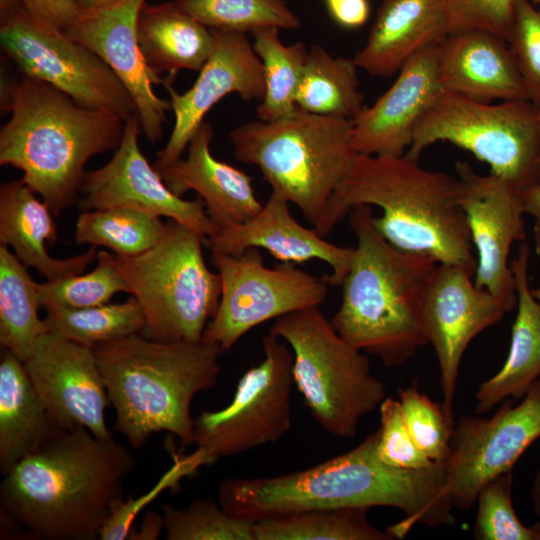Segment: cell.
Instances as JSON below:
<instances>
[{
	"instance_id": "6da1fadb",
	"label": "cell",
	"mask_w": 540,
	"mask_h": 540,
	"mask_svg": "<svg viewBox=\"0 0 540 540\" xmlns=\"http://www.w3.org/2000/svg\"><path fill=\"white\" fill-rule=\"evenodd\" d=\"M379 429L350 451L308 469L260 478H228L218 501L228 513L252 521L313 509L386 506L405 519L388 528L401 538L415 525H453L445 463L417 470L387 465L378 455Z\"/></svg>"
},
{
	"instance_id": "7a4b0ae2",
	"label": "cell",
	"mask_w": 540,
	"mask_h": 540,
	"mask_svg": "<svg viewBox=\"0 0 540 540\" xmlns=\"http://www.w3.org/2000/svg\"><path fill=\"white\" fill-rule=\"evenodd\" d=\"M135 464L113 438L62 428L4 475L1 512L37 539L94 540Z\"/></svg>"
},
{
	"instance_id": "3957f363",
	"label": "cell",
	"mask_w": 540,
	"mask_h": 540,
	"mask_svg": "<svg viewBox=\"0 0 540 540\" xmlns=\"http://www.w3.org/2000/svg\"><path fill=\"white\" fill-rule=\"evenodd\" d=\"M456 175L431 171L408 156L356 153L316 228L328 235L358 205L377 206V232L392 246L432 257L438 264L458 265L475 273L477 259Z\"/></svg>"
},
{
	"instance_id": "277c9868",
	"label": "cell",
	"mask_w": 540,
	"mask_h": 540,
	"mask_svg": "<svg viewBox=\"0 0 540 540\" xmlns=\"http://www.w3.org/2000/svg\"><path fill=\"white\" fill-rule=\"evenodd\" d=\"M1 108L11 116L0 130V164L21 170L55 216L75 203L87 161L115 151L124 133L118 115L81 106L26 75L5 83Z\"/></svg>"
},
{
	"instance_id": "5b68a950",
	"label": "cell",
	"mask_w": 540,
	"mask_h": 540,
	"mask_svg": "<svg viewBox=\"0 0 540 540\" xmlns=\"http://www.w3.org/2000/svg\"><path fill=\"white\" fill-rule=\"evenodd\" d=\"M369 205L349 213L357 240L350 269L343 280L342 300L330 320L335 331L384 365L399 367L428 344L422 305L437 266L428 255L405 252L375 229Z\"/></svg>"
},
{
	"instance_id": "8992f818",
	"label": "cell",
	"mask_w": 540,
	"mask_h": 540,
	"mask_svg": "<svg viewBox=\"0 0 540 540\" xmlns=\"http://www.w3.org/2000/svg\"><path fill=\"white\" fill-rule=\"evenodd\" d=\"M109 402L114 429L133 448L154 433L168 432L193 444L191 403L213 388L222 350L204 341L164 342L134 334L92 346Z\"/></svg>"
},
{
	"instance_id": "52a82bcc",
	"label": "cell",
	"mask_w": 540,
	"mask_h": 540,
	"mask_svg": "<svg viewBox=\"0 0 540 540\" xmlns=\"http://www.w3.org/2000/svg\"><path fill=\"white\" fill-rule=\"evenodd\" d=\"M237 160L256 166L272 191L316 229L356 152L349 119L299 109L274 121L252 120L229 132Z\"/></svg>"
},
{
	"instance_id": "ba28073f",
	"label": "cell",
	"mask_w": 540,
	"mask_h": 540,
	"mask_svg": "<svg viewBox=\"0 0 540 540\" xmlns=\"http://www.w3.org/2000/svg\"><path fill=\"white\" fill-rule=\"evenodd\" d=\"M205 238L169 220L157 243L135 256L114 254V262L139 302L146 320L141 335L164 342H199L215 315L220 276L203 257Z\"/></svg>"
},
{
	"instance_id": "9c48e42d",
	"label": "cell",
	"mask_w": 540,
	"mask_h": 540,
	"mask_svg": "<svg viewBox=\"0 0 540 540\" xmlns=\"http://www.w3.org/2000/svg\"><path fill=\"white\" fill-rule=\"evenodd\" d=\"M270 333L291 348L294 385L318 424L336 437H355L361 419L386 398L368 358L335 331L319 307L275 319Z\"/></svg>"
},
{
	"instance_id": "30bf717a",
	"label": "cell",
	"mask_w": 540,
	"mask_h": 540,
	"mask_svg": "<svg viewBox=\"0 0 540 540\" xmlns=\"http://www.w3.org/2000/svg\"><path fill=\"white\" fill-rule=\"evenodd\" d=\"M436 142L472 153L521 190L540 183V118L530 100L492 104L443 91L418 123L405 155L419 160Z\"/></svg>"
},
{
	"instance_id": "8fae6325",
	"label": "cell",
	"mask_w": 540,
	"mask_h": 540,
	"mask_svg": "<svg viewBox=\"0 0 540 540\" xmlns=\"http://www.w3.org/2000/svg\"><path fill=\"white\" fill-rule=\"evenodd\" d=\"M0 43L23 75L52 85L79 105L124 121L138 115L129 92L98 55L34 19L22 0H0Z\"/></svg>"
},
{
	"instance_id": "7c38bea8",
	"label": "cell",
	"mask_w": 540,
	"mask_h": 540,
	"mask_svg": "<svg viewBox=\"0 0 540 540\" xmlns=\"http://www.w3.org/2000/svg\"><path fill=\"white\" fill-rule=\"evenodd\" d=\"M262 346L263 360L243 373L231 402L194 421L193 444L207 465L276 443L291 428V348L270 332Z\"/></svg>"
},
{
	"instance_id": "4fadbf2b",
	"label": "cell",
	"mask_w": 540,
	"mask_h": 540,
	"mask_svg": "<svg viewBox=\"0 0 540 540\" xmlns=\"http://www.w3.org/2000/svg\"><path fill=\"white\" fill-rule=\"evenodd\" d=\"M221 281L217 311L202 341L231 349L256 326L289 313L320 307L328 294L325 278L304 272L293 263L265 266L258 248L238 255L211 252Z\"/></svg>"
},
{
	"instance_id": "5bb4252c",
	"label": "cell",
	"mask_w": 540,
	"mask_h": 540,
	"mask_svg": "<svg viewBox=\"0 0 540 540\" xmlns=\"http://www.w3.org/2000/svg\"><path fill=\"white\" fill-rule=\"evenodd\" d=\"M490 418L462 415L452 430L445 488L454 509L468 510L482 487L513 470L540 438V379L522 401H502Z\"/></svg>"
},
{
	"instance_id": "9a60e30c",
	"label": "cell",
	"mask_w": 540,
	"mask_h": 540,
	"mask_svg": "<svg viewBox=\"0 0 540 540\" xmlns=\"http://www.w3.org/2000/svg\"><path fill=\"white\" fill-rule=\"evenodd\" d=\"M455 173L461 186L460 206L477 253L474 284L510 312L517 306L510 250L525 239L521 189L492 173L481 175L467 162H456Z\"/></svg>"
},
{
	"instance_id": "2e32d148",
	"label": "cell",
	"mask_w": 540,
	"mask_h": 540,
	"mask_svg": "<svg viewBox=\"0 0 540 540\" xmlns=\"http://www.w3.org/2000/svg\"><path fill=\"white\" fill-rule=\"evenodd\" d=\"M474 272L458 265L437 264L422 305V323L439 366L443 410L453 429L454 400L462 357L469 343L508 312L485 289L476 287Z\"/></svg>"
},
{
	"instance_id": "e0dca14e",
	"label": "cell",
	"mask_w": 540,
	"mask_h": 540,
	"mask_svg": "<svg viewBox=\"0 0 540 540\" xmlns=\"http://www.w3.org/2000/svg\"><path fill=\"white\" fill-rule=\"evenodd\" d=\"M142 134L138 115L125 121L122 141L104 166L86 171L79 208H124L164 216L194 230L205 239L218 227L209 218L203 200H186L174 194L139 147Z\"/></svg>"
},
{
	"instance_id": "ac0fdd59",
	"label": "cell",
	"mask_w": 540,
	"mask_h": 540,
	"mask_svg": "<svg viewBox=\"0 0 540 540\" xmlns=\"http://www.w3.org/2000/svg\"><path fill=\"white\" fill-rule=\"evenodd\" d=\"M211 54L194 84L178 93L171 80L164 82L175 122L153 167L159 173L179 160L207 112L225 96L235 93L245 101L260 100L265 92L264 69L245 33L211 29Z\"/></svg>"
},
{
	"instance_id": "d6986e66",
	"label": "cell",
	"mask_w": 540,
	"mask_h": 540,
	"mask_svg": "<svg viewBox=\"0 0 540 540\" xmlns=\"http://www.w3.org/2000/svg\"><path fill=\"white\" fill-rule=\"evenodd\" d=\"M23 364L59 427L82 426L98 438H112L104 418L109 399L92 347L46 332Z\"/></svg>"
},
{
	"instance_id": "ffe728a7",
	"label": "cell",
	"mask_w": 540,
	"mask_h": 540,
	"mask_svg": "<svg viewBox=\"0 0 540 540\" xmlns=\"http://www.w3.org/2000/svg\"><path fill=\"white\" fill-rule=\"evenodd\" d=\"M146 2L116 0L82 10L65 32L92 50L116 74L136 105L142 134L155 144L163 136L171 104L154 92L152 85L164 84L165 80L150 71L138 43V16Z\"/></svg>"
},
{
	"instance_id": "44dd1931",
	"label": "cell",
	"mask_w": 540,
	"mask_h": 540,
	"mask_svg": "<svg viewBox=\"0 0 540 540\" xmlns=\"http://www.w3.org/2000/svg\"><path fill=\"white\" fill-rule=\"evenodd\" d=\"M442 92L437 46H433L412 57L389 89L351 120L354 151L368 156L404 155L418 123Z\"/></svg>"
},
{
	"instance_id": "7402d4cb",
	"label": "cell",
	"mask_w": 540,
	"mask_h": 540,
	"mask_svg": "<svg viewBox=\"0 0 540 540\" xmlns=\"http://www.w3.org/2000/svg\"><path fill=\"white\" fill-rule=\"evenodd\" d=\"M290 202L271 191L262 209L250 220L221 227L204 243L211 252L238 255L248 248H263L280 262L301 264L312 259L327 263L331 273L323 277L331 286H341L355 253L327 241L313 227L301 225L290 212Z\"/></svg>"
},
{
	"instance_id": "603a6c76",
	"label": "cell",
	"mask_w": 540,
	"mask_h": 540,
	"mask_svg": "<svg viewBox=\"0 0 540 540\" xmlns=\"http://www.w3.org/2000/svg\"><path fill=\"white\" fill-rule=\"evenodd\" d=\"M443 91L492 103L529 100L508 42L488 31L449 33L437 45Z\"/></svg>"
},
{
	"instance_id": "cb8c5ba5",
	"label": "cell",
	"mask_w": 540,
	"mask_h": 540,
	"mask_svg": "<svg viewBox=\"0 0 540 540\" xmlns=\"http://www.w3.org/2000/svg\"><path fill=\"white\" fill-rule=\"evenodd\" d=\"M213 136L211 124L204 121L187 146V157H181L159 174L177 196L195 191L219 229L250 220L263 205L247 173L213 156Z\"/></svg>"
},
{
	"instance_id": "d4e9b609",
	"label": "cell",
	"mask_w": 540,
	"mask_h": 540,
	"mask_svg": "<svg viewBox=\"0 0 540 540\" xmlns=\"http://www.w3.org/2000/svg\"><path fill=\"white\" fill-rule=\"evenodd\" d=\"M448 34L443 0H383L366 43L353 60L372 76L390 77Z\"/></svg>"
},
{
	"instance_id": "484cf974",
	"label": "cell",
	"mask_w": 540,
	"mask_h": 540,
	"mask_svg": "<svg viewBox=\"0 0 540 540\" xmlns=\"http://www.w3.org/2000/svg\"><path fill=\"white\" fill-rule=\"evenodd\" d=\"M35 194L22 178L1 185V244L11 246L25 266L37 269L47 281L83 273L96 257V247L65 259L52 257L46 246L57 240L54 213Z\"/></svg>"
},
{
	"instance_id": "4316f807",
	"label": "cell",
	"mask_w": 540,
	"mask_h": 540,
	"mask_svg": "<svg viewBox=\"0 0 540 540\" xmlns=\"http://www.w3.org/2000/svg\"><path fill=\"white\" fill-rule=\"evenodd\" d=\"M530 247L522 242L511 260L517 292V314L510 348L501 369L484 381L475 393L477 414L490 411L506 399L521 400L540 379V301L529 285Z\"/></svg>"
},
{
	"instance_id": "83f0119b",
	"label": "cell",
	"mask_w": 540,
	"mask_h": 540,
	"mask_svg": "<svg viewBox=\"0 0 540 540\" xmlns=\"http://www.w3.org/2000/svg\"><path fill=\"white\" fill-rule=\"evenodd\" d=\"M137 37L150 71L157 77L185 69L199 71L214 44L212 30L187 12L176 1L145 3L139 13Z\"/></svg>"
},
{
	"instance_id": "f1b7e54d",
	"label": "cell",
	"mask_w": 540,
	"mask_h": 540,
	"mask_svg": "<svg viewBox=\"0 0 540 540\" xmlns=\"http://www.w3.org/2000/svg\"><path fill=\"white\" fill-rule=\"evenodd\" d=\"M60 429L35 392L23 362L5 350L0 363L1 473L39 450Z\"/></svg>"
},
{
	"instance_id": "f546056e",
	"label": "cell",
	"mask_w": 540,
	"mask_h": 540,
	"mask_svg": "<svg viewBox=\"0 0 540 540\" xmlns=\"http://www.w3.org/2000/svg\"><path fill=\"white\" fill-rule=\"evenodd\" d=\"M8 246L0 245V344L22 362L47 332L39 317V283Z\"/></svg>"
},
{
	"instance_id": "4dcf8cb0",
	"label": "cell",
	"mask_w": 540,
	"mask_h": 540,
	"mask_svg": "<svg viewBox=\"0 0 540 540\" xmlns=\"http://www.w3.org/2000/svg\"><path fill=\"white\" fill-rule=\"evenodd\" d=\"M353 58L331 55L323 46L308 50L295 102L313 114L352 120L364 108Z\"/></svg>"
},
{
	"instance_id": "1f68e13d",
	"label": "cell",
	"mask_w": 540,
	"mask_h": 540,
	"mask_svg": "<svg viewBox=\"0 0 540 540\" xmlns=\"http://www.w3.org/2000/svg\"><path fill=\"white\" fill-rule=\"evenodd\" d=\"M369 508L313 509L254 521L255 540H393L369 523Z\"/></svg>"
},
{
	"instance_id": "d6a6232c",
	"label": "cell",
	"mask_w": 540,
	"mask_h": 540,
	"mask_svg": "<svg viewBox=\"0 0 540 540\" xmlns=\"http://www.w3.org/2000/svg\"><path fill=\"white\" fill-rule=\"evenodd\" d=\"M276 27L251 32L252 46L264 69L265 92L257 107L258 119L274 121L296 113L295 98L308 49L302 41L284 44Z\"/></svg>"
},
{
	"instance_id": "836d02e7",
	"label": "cell",
	"mask_w": 540,
	"mask_h": 540,
	"mask_svg": "<svg viewBox=\"0 0 540 540\" xmlns=\"http://www.w3.org/2000/svg\"><path fill=\"white\" fill-rule=\"evenodd\" d=\"M44 323L49 333L82 345L142 334L146 327L143 310L132 295L121 303L84 308L44 307Z\"/></svg>"
},
{
	"instance_id": "e575fe53",
	"label": "cell",
	"mask_w": 540,
	"mask_h": 540,
	"mask_svg": "<svg viewBox=\"0 0 540 540\" xmlns=\"http://www.w3.org/2000/svg\"><path fill=\"white\" fill-rule=\"evenodd\" d=\"M165 223L160 217L124 208L94 209L75 223V242L103 246L119 256L139 255L159 240Z\"/></svg>"
},
{
	"instance_id": "d590c367",
	"label": "cell",
	"mask_w": 540,
	"mask_h": 540,
	"mask_svg": "<svg viewBox=\"0 0 540 540\" xmlns=\"http://www.w3.org/2000/svg\"><path fill=\"white\" fill-rule=\"evenodd\" d=\"M210 29L252 32L259 28L297 29L300 18L284 0H175Z\"/></svg>"
},
{
	"instance_id": "8d00e7d4",
	"label": "cell",
	"mask_w": 540,
	"mask_h": 540,
	"mask_svg": "<svg viewBox=\"0 0 540 540\" xmlns=\"http://www.w3.org/2000/svg\"><path fill=\"white\" fill-rule=\"evenodd\" d=\"M161 509L167 540H255L254 521L232 515L210 499Z\"/></svg>"
},
{
	"instance_id": "74e56055",
	"label": "cell",
	"mask_w": 540,
	"mask_h": 540,
	"mask_svg": "<svg viewBox=\"0 0 540 540\" xmlns=\"http://www.w3.org/2000/svg\"><path fill=\"white\" fill-rule=\"evenodd\" d=\"M97 265L89 273L39 283L42 307L84 308L109 303L118 292L130 293L128 284L114 262V254L97 251Z\"/></svg>"
},
{
	"instance_id": "f35d334b",
	"label": "cell",
	"mask_w": 540,
	"mask_h": 540,
	"mask_svg": "<svg viewBox=\"0 0 540 540\" xmlns=\"http://www.w3.org/2000/svg\"><path fill=\"white\" fill-rule=\"evenodd\" d=\"M512 471L500 474L479 491L473 536L477 540H540V523L527 527L512 502Z\"/></svg>"
},
{
	"instance_id": "ab89813d",
	"label": "cell",
	"mask_w": 540,
	"mask_h": 540,
	"mask_svg": "<svg viewBox=\"0 0 540 540\" xmlns=\"http://www.w3.org/2000/svg\"><path fill=\"white\" fill-rule=\"evenodd\" d=\"M407 429L417 447L435 463H445L450 452L452 428L443 406L421 392L415 382L397 392Z\"/></svg>"
},
{
	"instance_id": "60d3db41",
	"label": "cell",
	"mask_w": 540,
	"mask_h": 540,
	"mask_svg": "<svg viewBox=\"0 0 540 540\" xmlns=\"http://www.w3.org/2000/svg\"><path fill=\"white\" fill-rule=\"evenodd\" d=\"M169 452L173 458L171 467L161 476L157 483L145 494L139 497H127L115 503L111 513L100 530L101 540L129 539L133 530V522L137 515L166 489H172L180 480L195 473L205 466L201 455L195 451L188 455L176 453L172 447Z\"/></svg>"
},
{
	"instance_id": "b9f144b4",
	"label": "cell",
	"mask_w": 540,
	"mask_h": 540,
	"mask_svg": "<svg viewBox=\"0 0 540 540\" xmlns=\"http://www.w3.org/2000/svg\"><path fill=\"white\" fill-rule=\"evenodd\" d=\"M528 98L540 104V2L517 0L514 22L507 40Z\"/></svg>"
},
{
	"instance_id": "7bdbcfd3",
	"label": "cell",
	"mask_w": 540,
	"mask_h": 540,
	"mask_svg": "<svg viewBox=\"0 0 540 540\" xmlns=\"http://www.w3.org/2000/svg\"><path fill=\"white\" fill-rule=\"evenodd\" d=\"M378 455L389 466L424 469L435 464L415 444L402 416L398 399L385 398L379 406Z\"/></svg>"
},
{
	"instance_id": "ee69618b",
	"label": "cell",
	"mask_w": 540,
	"mask_h": 540,
	"mask_svg": "<svg viewBox=\"0 0 540 540\" xmlns=\"http://www.w3.org/2000/svg\"><path fill=\"white\" fill-rule=\"evenodd\" d=\"M517 0H443L449 33L483 30L506 41L514 22Z\"/></svg>"
},
{
	"instance_id": "f6af8a7d",
	"label": "cell",
	"mask_w": 540,
	"mask_h": 540,
	"mask_svg": "<svg viewBox=\"0 0 540 540\" xmlns=\"http://www.w3.org/2000/svg\"><path fill=\"white\" fill-rule=\"evenodd\" d=\"M26 11L37 21L66 31L80 10L73 0H22Z\"/></svg>"
},
{
	"instance_id": "bcb514c9",
	"label": "cell",
	"mask_w": 540,
	"mask_h": 540,
	"mask_svg": "<svg viewBox=\"0 0 540 540\" xmlns=\"http://www.w3.org/2000/svg\"><path fill=\"white\" fill-rule=\"evenodd\" d=\"M327 7L333 20L344 28L360 27L369 17L368 0H337Z\"/></svg>"
},
{
	"instance_id": "7dc6e473",
	"label": "cell",
	"mask_w": 540,
	"mask_h": 540,
	"mask_svg": "<svg viewBox=\"0 0 540 540\" xmlns=\"http://www.w3.org/2000/svg\"><path fill=\"white\" fill-rule=\"evenodd\" d=\"M525 213L534 218L533 238L535 250L540 255V183L521 190Z\"/></svg>"
},
{
	"instance_id": "c3c4849f",
	"label": "cell",
	"mask_w": 540,
	"mask_h": 540,
	"mask_svg": "<svg viewBox=\"0 0 540 540\" xmlns=\"http://www.w3.org/2000/svg\"><path fill=\"white\" fill-rule=\"evenodd\" d=\"M163 528L164 521L162 514L149 511L142 521L140 531H132L129 539L154 540L159 537Z\"/></svg>"
},
{
	"instance_id": "681fc988",
	"label": "cell",
	"mask_w": 540,
	"mask_h": 540,
	"mask_svg": "<svg viewBox=\"0 0 540 540\" xmlns=\"http://www.w3.org/2000/svg\"><path fill=\"white\" fill-rule=\"evenodd\" d=\"M530 495L534 513L540 517V469L533 480Z\"/></svg>"
},
{
	"instance_id": "f907efd6",
	"label": "cell",
	"mask_w": 540,
	"mask_h": 540,
	"mask_svg": "<svg viewBox=\"0 0 540 540\" xmlns=\"http://www.w3.org/2000/svg\"><path fill=\"white\" fill-rule=\"evenodd\" d=\"M80 11L102 7L115 2L116 0H73Z\"/></svg>"
},
{
	"instance_id": "816d5d0a",
	"label": "cell",
	"mask_w": 540,
	"mask_h": 540,
	"mask_svg": "<svg viewBox=\"0 0 540 540\" xmlns=\"http://www.w3.org/2000/svg\"><path fill=\"white\" fill-rule=\"evenodd\" d=\"M533 296L540 301V287L536 289H531Z\"/></svg>"
},
{
	"instance_id": "f5cc1de1",
	"label": "cell",
	"mask_w": 540,
	"mask_h": 540,
	"mask_svg": "<svg viewBox=\"0 0 540 540\" xmlns=\"http://www.w3.org/2000/svg\"><path fill=\"white\" fill-rule=\"evenodd\" d=\"M326 1V4L328 3H331V2H334V1H337V0H325Z\"/></svg>"
},
{
	"instance_id": "db71d44e",
	"label": "cell",
	"mask_w": 540,
	"mask_h": 540,
	"mask_svg": "<svg viewBox=\"0 0 540 540\" xmlns=\"http://www.w3.org/2000/svg\"><path fill=\"white\" fill-rule=\"evenodd\" d=\"M530 1L533 2V3H539L540 2V0H530Z\"/></svg>"
},
{
	"instance_id": "11a10c76",
	"label": "cell",
	"mask_w": 540,
	"mask_h": 540,
	"mask_svg": "<svg viewBox=\"0 0 540 540\" xmlns=\"http://www.w3.org/2000/svg\"><path fill=\"white\" fill-rule=\"evenodd\" d=\"M538 112H539V118H540V104L538 105Z\"/></svg>"
}]
</instances>
